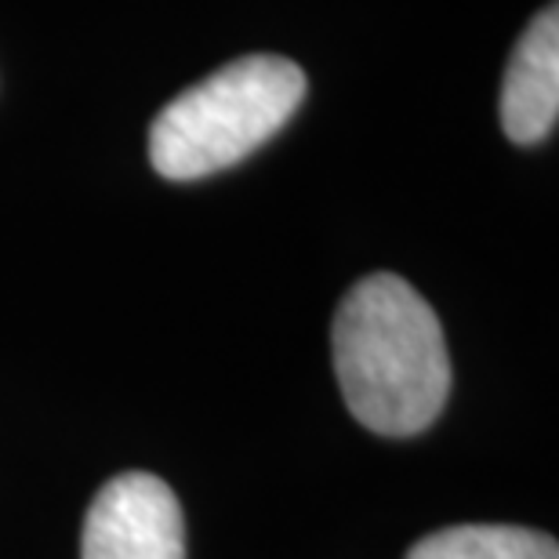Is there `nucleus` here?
I'll list each match as a JSON object with an SVG mask.
<instances>
[{
	"mask_svg": "<svg viewBox=\"0 0 559 559\" xmlns=\"http://www.w3.org/2000/svg\"><path fill=\"white\" fill-rule=\"evenodd\" d=\"M331 345L345 404L371 432L415 436L440 418L451 353L432 306L404 276H364L334 312Z\"/></svg>",
	"mask_w": 559,
	"mask_h": 559,
	"instance_id": "nucleus-1",
	"label": "nucleus"
},
{
	"mask_svg": "<svg viewBox=\"0 0 559 559\" xmlns=\"http://www.w3.org/2000/svg\"><path fill=\"white\" fill-rule=\"evenodd\" d=\"M306 98V73L284 55H243L171 98L150 128V160L171 182L240 164Z\"/></svg>",
	"mask_w": 559,
	"mask_h": 559,
	"instance_id": "nucleus-2",
	"label": "nucleus"
},
{
	"mask_svg": "<svg viewBox=\"0 0 559 559\" xmlns=\"http://www.w3.org/2000/svg\"><path fill=\"white\" fill-rule=\"evenodd\" d=\"M81 559H186V516L153 473H120L84 520Z\"/></svg>",
	"mask_w": 559,
	"mask_h": 559,
	"instance_id": "nucleus-3",
	"label": "nucleus"
},
{
	"mask_svg": "<svg viewBox=\"0 0 559 559\" xmlns=\"http://www.w3.org/2000/svg\"><path fill=\"white\" fill-rule=\"evenodd\" d=\"M559 117V11L549 4L523 29L501 84V128L520 145L552 135Z\"/></svg>",
	"mask_w": 559,
	"mask_h": 559,
	"instance_id": "nucleus-4",
	"label": "nucleus"
},
{
	"mask_svg": "<svg viewBox=\"0 0 559 559\" xmlns=\"http://www.w3.org/2000/svg\"><path fill=\"white\" fill-rule=\"evenodd\" d=\"M407 559H559V545L531 527L462 523L421 538Z\"/></svg>",
	"mask_w": 559,
	"mask_h": 559,
	"instance_id": "nucleus-5",
	"label": "nucleus"
}]
</instances>
